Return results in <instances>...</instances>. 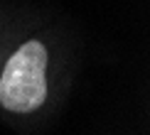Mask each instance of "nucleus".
Here are the masks:
<instances>
[{"label":"nucleus","mask_w":150,"mask_h":135,"mask_svg":"<svg viewBox=\"0 0 150 135\" xmlns=\"http://www.w3.org/2000/svg\"><path fill=\"white\" fill-rule=\"evenodd\" d=\"M47 47L42 42H25L8 59L0 76V103L15 113L37 110L47 98Z\"/></svg>","instance_id":"obj_1"}]
</instances>
